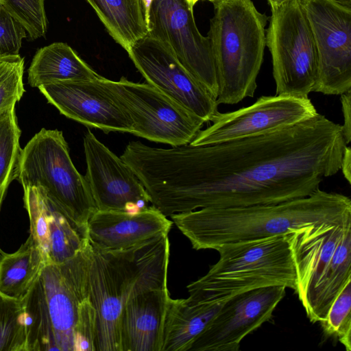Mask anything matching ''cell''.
<instances>
[{
  "label": "cell",
  "mask_w": 351,
  "mask_h": 351,
  "mask_svg": "<svg viewBox=\"0 0 351 351\" xmlns=\"http://www.w3.org/2000/svg\"><path fill=\"white\" fill-rule=\"evenodd\" d=\"M318 59L313 92L340 95L351 90V7L335 0H299Z\"/></svg>",
  "instance_id": "8fae6325"
},
{
  "label": "cell",
  "mask_w": 351,
  "mask_h": 351,
  "mask_svg": "<svg viewBox=\"0 0 351 351\" xmlns=\"http://www.w3.org/2000/svg\"><path fill=\"white\" fill-rule=\"evenodd\" d=\"M317 114L308 97L261 96L249 106L218 112L212 123L200 130L189 145H208L261 136L294 126Z\"/></svg>",
  "instance_id": "7c38bea8"
},
{
  "label": "cell",
  "mask_w": 351,
  "mask_h": 351,
  "mask_svg": "<svg viewBox=\"0 0 351 351\" xmlns=\"http://www.w3.org/2000/svg\"><path fill=\"white\" fill-rule=\"evenodd\" d=\"M127 52L147 84L205 123L210 122L219 112L217 98L181 64L167 43L146 35Z\"/></svg>",
  "instance_id": "5bb4252c"
},
{
  "label": "cell",
  "mask_w": 351,
  "mask_h": 351,
  "mask_svg": "<svg viewBox=\"0 0 351 351\" xmlns=\"http://www.w3.org/2000/svg\"><path fill=\"white\" fill-rule=\"evenodd\" d=\"M85 178L97 210L130 213L149 207L144 186L130 167L88 130L84 136Z\"/></svg>",
  "instance_id": "e0dca14e"
},
{
  "label": "cell",
  "mask_w": 351,
  "mask_h": 351,
  "mask_svg": "<svg viewBox=\"0 0 351 351\" xmlns=\"http://www.w3.org/2000/svg\"><path fill=\"white\" fill-rule=\"evenodd\" d=\"M271 7L276 6L283 3L287 0H267Z\"/></svg>",
  "instance_id": "e575fe53"
},
{
  "label": "cell",
  "mask_w": 351,
  "mask_h": 351,
  "mask_svg": "<svg viewBox=\"0 0 351 351\" xmlns=\"http://www.w3.org/2000/svg\"><path fill=\"white\" fill-rule=\"evenodd\" d=\"M92 253L88 240L69 260L46 265L21 300L27 351H74L73 333L80 306L89 297Z\"/></svg>",
  "instance_id": "277c9868"
},
{
  "label": "cell",
  "mask_w": 351,
  "mask_h": 351,
  "mask_svg": "<svg viewBox=\"0 0 351 351\" xmlns=\"http://www.w3.org/2000/svg\"><path fill=\"white\" fill-rule=\"evenodd\" d=\"M0 351H27L26 323L22 302L1 293Z\"/></svg>",
  "instance_id": "484cf974"
},
{
  "label": "cell",
  "mask_w": 351,
  "mask_h": 351,
  "mask_svg": "<svg viewBox=\"0 0 351 351\" xmlns=\"http://www.w3.org/2000/svg\"><path fill=\"white\" fill-rule=\"evenodd\" d=\"M168 287L153 289L132 298L120 318L121 351H161Z\"/></svg>",
  "instance_id": "ffe728a7"
},
{
  "label": "cell",
  "mask_w": 351,
  "mask_h": 351,
  "mask_svg": "<svg viewBox=\"0 0 351 351\" xmlns=\"http://www.w3.org/2000/svg\"><path fill=\"white\" fill-rule=\"evenodd\" d=\"M171 221L196 250L286 234L302 226L351 219V199L319 188L311 195L277 204L176 213Z\"/></svg>",
  "instance_id": "7a4b0ae2"
},
{
  "label": "cell",
  "mask_w": 351,
  "mask_h": 351,
  "mask_svg": "<svg viewBox=\"0 0 351 351\" xmlns=\"http://www.w3.org/2000/svg\"><path fill=\"white\" fill-rule=\"evenodd\" d=\"M46 265L40 249L29 234L16 252H4L0 261V293L21 300Z\"/></svg>",
  "instance_id": "cb8c5ba5"
},
{
  "label": "cell",
  "mask_w": 351,
  "mask_h": 351,
  "mask_svg": "<svg viewBox=\"0 0 351 351\" xmlns=\"http://www.w3.org/2000/svg\"><path fill=\"white\" fill-rule=\"evenodd\" d=\"M215 250L219 254L218 261L187 286L191 303H222L237 293L271 285L296 291V272L287 234L226 243Z\"/></svg>",
  "instance_id": "8992f818"
},
{
  "label": "cell",
  "mask_w": 351,
  "mask_h": 351,
  "mask_svg": "<svg viewBox=\"0 0 351 351\" xmlns=\"http://www.w3.org/2000/svg\"><path fill=\"white\" fill-rule=\"evenodd\" d=\"M173 223L152 205L135 213L97 210L88 221L86 237L95 250H121L168 234Z\"/></svg>",
  "instance_id": "d6986e66"
},
{
  "label": "cell",
  "mask_w": 351,
  "mask_h": 351,
  "mask_svg": "<svg viewBox=\"0 0 351 351\" xmlns=\"http://www.w3.org/2000/svg\"><path fill=\"white\" fill-rule=\"evenodd\" d=\"M15 106L0 111V209L10 184L17 178L22 149Z\"/></svg>",
  "instance_id": "d4e9b609"
},
{
  "label": "cell",
  "mask_w": 351,
  "mask_h": 351,
  "mask_svg": "<svg viewBox=\"0 0 351 351\" xmlns=\"http://www.w3.org/2000/svg\"><path fill=\"white\" fill-rule=\"evenodd\" d=\"M0 3L24 27L31 40L45 37L48 21L45 0H0Z\"/></svg>",
  "instance_id": "83f0119b"
},
{
  "label": "cell",
  "mask_w": 351,
  "mask_h": 351,
  "mask_svg": "<svg viewBox=\"0 0 351 351\" xmlns=\"http://www.w3.org/2000/svg\"><path fill=\"white\" fill-rule=\"evenodd\" d=\"M214 15L208 37L213 50L219 104L252 97L261 68L268 18L252 0H210Z\"/></svg>",
  "instance_id": "5b68a950"
},
{
  "label": "cell",
  "mask_w": 351,
  "mask_h": 351,
  "mask_svg": "<svg viewBox=\"0 0 351 351\" xmlns=\"http://www.w3.org/2000/svg\"><path fill=\"white\" fill-rule=\"evenodd\" d=\"M111 37L126 51L148 34L142 0H86Z\"/></svg>",
  "instance_id": "603a6c76"
},
{
  "label": "cell",
  "mask_w": 351,
  "mask_h": 351,
  "mask_svg": "<svg viewBox=\"0 0 351 351\" xmlns=\"http://www.w3.org/2000/svg\"><path fill=\"white\" fill-rule=\"evenodd\" d=\"M286 287L271 285L237 293L223 302L189 351H238L241 341L273 317Z\"/></svg>",
  "instance_id": "9a60e30c"
},
{
  "label": "cell",
  "mask_w": 351,
  "mask_h": 351,
  "mask_svg": "<svg viewBox=\"0 0 351 351\" xmlns=\"http://www.w3.org/2000/svg\"><path fill=\"white\" fill-rule=\"evenodd\" d=\"M142 1L143 3V5H144L145 10V16H146L147 24L148 17H149V8H150L152 0H142Z\"/></svg>",
  "instance_id": "836d02e7"
},
{
  "label": "cell",
  "mask_w": 351,
  "mask_h": 351,
  "mask_svg": "<svg viewBox=\"0 0 351 351\" xmlns=\"http://www.w3.org/2000/svg\"><path fill=\"white\" fill-rule=\"evenodd\" d=\"M112 90L130 114L132 134L172 147L189 144L205 122L147 83L125 77L109 81Z\"/></svg>",
  "instance_id": "30bf717a"
},
{
  "label": "cell",
  "mask_w": 351,
  "mask_h": 351,
  "mask_svg": "<svg viewBox=\"0 0 351 351\" xmlns=\"http://www.w3.org/2000/svg\"><path fill=\"white\" fill-rule=\"evenodd\" d=\"M97 313L90 296L81 304L74 328V351H97Z\"/></svg>",
  "instance_id": "f546056e"
},
{
  "label": "cell",
  "mask_w": 351,
  "mask_h": 351,
  "mask_svg": "<svg viewBox=\"0 0 351 351\" xmlns=\"http://www.w3.org/2000/svg\"><path fill=\"white\" fill-rule=\"evenodd\" d=\"M24 58L19 55L0 57V111L15 106L23 95Z\"/></svg>",
  "instance_id": "f1b7e54d"
},
{
  "label": "cell",
  "mask_w": 351,
  "mask_h": 351,
  "mask_svg": "<svg viewBox=\"0 0 351 351\" xmlns=\"http://www.w3.org/2000/svg\"><path fill=\"white\" fill-rule=\"evenodd\" d=\"M169 250L168 234L125 250L100 252L93 248L88 289L97 313V351H121L122 311L135 295L167 287Z\"/></svg>",
  "instance_id": "3957f363"
},
{
  "label": "cell",
  "mask_w": 351,
  "mask_h": 351,
  "mask_svg": "<svg viewBox=\"0 0 351 351\" xmlns=\"http://www.w3.org/2000/svg\"><path fill=\"white\" fill-rule=\"evenodd\" d=\"M147 28V35L169 45L181 64L217 98L210 41L197 29L193 7L186 0H152Z\"/></svg>",
  "instance_id": "4fadbf2b"
},
{
  "label": "cell",
  "mask_w": 351,
  "mask_h": 351,
  "mask_svg": "<svg viewBox=\"0 0 351 351\" xmlns=\"http://www.w3.org/2000/svg\"><path fill=\"white\" fill-rule=\"evenodd\" d=\"M325 334L351 350V280L333 301L326 319L319 322Z\"/></svg>",
  "instance_id": "4316f807"
},
{
  "label": "cell",
  "mask_w": 351,
  "mask_h": 351,
  "mask_svg": "<svg viewBox=\"0 0 351 351\" xmlns=\"http://www.w3.org/2000/svg\"><path fill=\"white\" fill-rule=\"evenodd\" d=\"M24 27L0 3V57L19 55Z\"/></svg>",
  "instance_id": "4dcf8cb0"
},
{
  "label": "cell",
  "mask_w": 351,
  "mask_h": 351,
  "mask_svg": "<svg viewBox=\"0 0 351 351\" xmlns=\"http://www.w3.org/2000/svg\"><path fill=\"white\" fill-rule=\"evenodd\" d=\"M66 43L57 42L40 48L28 69L32 87L53 82L91 80L100 77Z\"/></svg>",
  "instance_id": "7402d4cb"
},
{
  "label": "cell",
  "mask_w": 351,
  "mask_h": 351,
  "mask_svg": "<svg viewBox=\"0 0 351 351\" xmlns=\"http://www.w3.org/2000/svg\"><path fill=\"white\" fill-rule=\"evenodd\" d=\"M343 124L341 125L342 133L347 145L351 141V90L340 95Z\"/></svg>",
  "instance_id": "1f68e13d"
},
{
  "label": "cell",
  "mask_w": 351,
  "mask_h": 351,
  "mask_svg": "<svg viewBox=\"0 0 351 351\" xmlns=\"http://www.w3.org/2000/svg\"><path fill=\"white\" fill-rule=\"evenodd\" d=\"M4 252L1 250V249L0 248V261L3 255Z\"/></svg>",
  "instance_id": "8d00e7d4"
},
{
  "label": "cell",
  "mask_w": 351,
  "mask_h": 351,
  "mask_svg": "<svg viewBox=\"0 0 351 351\" xmlns=\"http://www.w3.org/2000/svg\"><path fill=\"white\" fill-rule=\"evenodd\" d=\"M341 125L318 113L294 126L219 144L171 148L134 141L126 162L165 216L282 202L338 173Z\"/></svg>",
  "instance_id": "6da1fadb"
},
{
  "label": "cell",
  "mask_w": 351,
  "mask_h": 351,
  "mask_svg": "<svg viewBox=\"0 0 351 351\" xmlns=\"http://www.w3.org/2000/svg\"><path fill=\"white\" fill-rule=\"evenodd\" d=\"M222 303L193 304L187 298H169L161 351H189Z\"/></svg>",
  "instance_id": "44dd1931"
},
{
  "label": "cell",
  "mask_w": 351,
  "mask_h": 351,
  "mask_svg": "<svg viewBox=\"0 0 351 351\" xmlns=\"http://www.w3.org/2000/svg\"><path fill=\"white\" fill-rule=\"evenodd\" d=\"M266 46L272 60L276 95L308 97L313 92L318 59L313 36L299 0L271 7Z\"/></svg>",
  "instance_id": "9c48e42d"
},
{
  "label": "cell",
  "mask_w": 351,
  "mask_h": 351,
  "mask_svg": "<svg viewBox=\"0 0 351 351\" xmlns=\"http://www.w3.org/2000/svg\"><path fill=\"white\" fill-rule=\"evenodd\" d=\"M24 206L30 222V234L47 264H61L75 256L88 239L47 197L41 186L23 188Z\"/></svg>",
  "instance_id": "ac0fdd59"
},
{
  "label": "cell",
  "mask_w": 351,
  "mask_h": 351,
  "mask_svg": "<svg viewBox=\"0 0 351 351\" xmlns=\"http://www.w3.org/2000/svg\"><path fill=\"white\" fill-rule=\"evenodd\" d=\"M110 80L61 81L39 90L61 114L87 127L108 134L132 131L133 121L110 86Z\"/></svg>",
  "instance_id": "2e32d148"
},
{
  "label": "cell",
  "mask_w": 351,
  "mask_h": 351,
  "mask_svg": "<svg viewBox=\"0 0 351 351\" xmlns=\"http://www.w3.org/2000/svg\"><path fill=\"white\" fill-rule=\"evenodd\" d=\"M189 3L190 5H191L193 7H194V5H195V3L199 1H201V0H186ZM208 1H210V0H208Z\"/></svg>",
  "instance_id": "d590c367"
},
{
  "label": "cell",
  "mask_w": 351,
  "mask_h": 351,
  "mask_svg": "<svg viewBox=\"0 0 351 351\" xmlns=\"http://www.w3.org/2000/svg\"><path fill=\"white\" fill-rule=\"evenodd\" d=\"M287 235L296 272L295 292L309 321L323 322L351 280V219L304 226Z\"/></svg>",
  "instance_id": "52a82bcc"
},
{
  "label": "cell",
  "mask_w": 351,
  "mask_h": 351,
  "mask_svg": "<svg viewBox=\"0 0 351 351\" xmlns=\"http://www.w3.org/2000/svg\"><path fill=\"white\" fill-rule=\"evenodd\" d=\"M340 169L342 171V173L348 181V182L351 184V149L350 146L347 145L343 150L341 168Z\"/></svg>",
  "instance_id": "d6a6232c"
},
{
  "label": "cell",
  "mask_w": 351,
  "mask_h": 351,
  "mask_svg": "<svg viewBox=\"0 0 351 351\" xmlns=\"http://www.w3.org/2000/svg\"><path fill=\"white\" fill-rule=\"evenodd\" d=\"M16 180L23 188L41 186L86 237L88 221L97 209L62 131L43 128L29 140L21 151Z\"/></svg>",
  "instance_id": "ba28073f"
}]
</instances>
